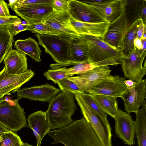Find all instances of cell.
<instances>
[{
    "mask_svg": "<svg viewBox=\"0 0 146 146\" xmlns=\"http://www.w3.org/2000/svg\"><path fill=\"white\" fill-rule=\"evenodd\" d=\"M40 45L56 63L64 65L70 62V42L74 36L64 34H35Z\"/></svg>",
    "mask_w": 146,
    "mask_h": 146,
    "instance_id": "3957f363",
    "label": "cell"
},
{
    "mask_svg": "<svg viewBox=\"0 0 146 146\" xmlns=\"http://www.w3.org/2000/svg\"><path fill=\"white\" fill-rule=\"evenodd\" d=\"M133 43L135 47L139 50H143V46L141 39L136 37L134 40Z\"/></svg>",
    "mask_w": 146,
    "mask_h": 146,
    "instance_id": "b9f144b4",
    "label": "cell"
},
{
    "mask_svg": "<svg viewBox=\"0 0 146 146\" xmlns=\"http://www.w3.org/2000/svg\"><path fill=\"white\" fill-rule=\"evenodd\" d=\"M82 1L97 8L110 22L117 18L122 13L121 0H94Z\"/></svg>",
    "mask_w": 146,
    "mask_h": 146,
    "instance_id": "44dd1931",
    "label": "cell"
},
{
    "mask_svg": "<svg viewBox=\"0 0 146 146\" xmlns=\"http://www.w3.org/2000/svg\"><path fill=\"white\" fill-rule=\"evenodd\" d=\"M127 29L121 13L117 18L110 22L107 31L102 38L112 47L120 50L121 42Z\"/></svg>",
    "mask_w": 146,
    "mask_h": 146,
    "instance_id": "2e32d148",
    "label": "cell"
},
{
    "mask_svg": "<svg viewBox=\"0 0 146 146\" xmlns=\"http://www.w3.org/2000/svg\"><path fill=\"white\" fill-rule=\"evenodd\" d=\"M146 80L141 79L136 82L132 87L126 88L121 98L124 102L125 110L129 113L136 114L139 108L145 101L146 97Z\"/></svg>",
    "mask_w": 146,
    "mask_h": 146,
    "instance_id": "30bf717a",
    "label": "cell"
},
{
    "mask_svg": "<svg viewBox=\"0 0 146 146\" xmlns=\"http://www.w3.org/2000/svg\"><path fill=\"white\" fill-rule=\"evenodd\" d=\"M14 46L18 51L28 55L37 62L41 61L42 51L37 42L31 37L25 39L17 40L14 43Z\"/></svg>",
    "mask_w": 146,
    "mask_h": 146,
    "instance_id": "cb8c5ba5",
    "label": "cell"
},
{
    "mask_svg": "<svg viewBox=\"0 0 146 146\" xmlns=\"http://www.w3.org/2000/svg\"><path fill=\"white\" fill-rule=\"evenodd\" d=\"M13 42V36L7 27L0 26V64L12 49Z\"/></svg>",
    "mask_w": 146,
    "mask_h": 146,
    "instance_id": "f1b7e54d",
    "label": "cell"
},
{
    "mask_svg": "<svg viewBox=\"0 0 146 146\" xmlns=\"http://www.w3.org/2000/svg\"><path fill=\"white\" fill-rule=\"evenodd\" d=\"M19 100L17 98L0 101V123L15 132L27 127L24 110L19 105Z\"/></svg>",
    "mask_w": 146,
    "mask_h": 146,
    "instance_id": "277c9868",
    "label": "cell"
},
{
    "mask_svg": "<svg viewBox=\"0 0 146 146\" xmlns=\"http://www.w3.org/2000/svg\"><path fill=\"white\" fill-rule=\"evenodd\" d=\"M142 21L140 19L137 20L126 31L121 42L120 48L123 57L129 56L134 50L135 47L134 41L137 37L138 26Z\"/></svg>",
    "mask_w": 146,
    "mask_h": 146,
    "instance_id": "d4e9b609",
    "label": "cell"
},
{
    "mask_svg": "<svg viewBox=\"0 0 146 146\" xmlns=\"http://www.w3.org/2000/svg\"><path fill=\"white\" fill-rule=\"evenodd\" d=\"M125 77L109 75L90 88L86 93L90 94H99L115 98L120 97L126 86Z\"/></svg>",
    "mask_w": 146,
    "mask_h": 146,
    "instance_id": "9c48e42d",
    "label": "cell"
},
{
    "mask_svg": "<svg viewBox=\"0 0 146 146\" xmlns=\"http://www.w3.org/2000/svg\"><path fill=\"white\" fill-rule=\"evenodd\" d=\"M71 24L79 35H85L102 38L106 34L110 22L93 23L83 22L76 20L70 15Z\"/></svg>",
    "mask_w": 146,
    "mask_h": 146,
    "instance_id": "d6986e66",
    "label": "cell"
},
{
    "mask_svg": "<svg viewBox=\"0 0 146 146\" xmlns=\"http://www.w3.org/2000/svg\"><path fill=\"white\" fill-rule=\"evenodd\" d=\"M31 69L19 74L13 75L8 73L4 67L0 71V94L15 92L20 89L24 84L28 82L35 75Z\"/></svg>",
    "mask_w": 146,
    "mask_h": 146,
    "instance_id": "9a60e30c",
    "label": "cell"
},
{
    "mask_svg": "<svg viewBox=\"0 0 146 146\" xmlns=\"http://www.w3.org/2000/svg\"><path fill=\"white\" fill-rule=\"evenodd\" d=\"M29 24H24L21 23L13 24L7 27L10 33L14 36L19 33L27 30Z\"/></svg>",
    "mask_w": 146,
    "mask_h": 146,
    "instance_id": "74e56055",
    "label": "cell"
},
{
    "mask_svg": "<svg viewBox=\"0 0 146 146\" xmlns=\"http://www.w3.org/2000/svg\"><path fill=\"white\" fill-rule=\"evenodd\" d=\"M70 17L69 11L53 10L42 22L60 34L80 36L72 26Z\"/></svg>",
    "mask_w": 146,
    "mask_h": 146,
    "instance_id": "5bb4252c",
    "label": "cell"
},
{
    "mask_svg": "<svg viewBox=\"0 0 146 146\" xmlns=\"http://www.w3.org/2000/svg\"><path fill=\"white\" fill-rule=\"evenodd\" d=\"M16 0H9V3L8 4V6H9L11 8L13 6Z\"/></svg>",
    "mask_w": 146,
    "mask_h": 146,
    "instance_id": "bcb514c9",
    "label": "cell"
},
{
    "mask_svg": "<svg viewBox=\"0 0 146 146\" xmlns=\"http://www.w3.org/2000/svg\"><path fill=\"white\" fill-rule=\"evenodd\" d=\"M146 0H143L141 9L140 19H141L145 25H146Z\"/></svg>",
    "mask_w": 146,
    "mask_h": 146,
    "instance_id": "60d3db41",
    "label": "cell"
},
{
    "mask_svg": "<svg viewBox=\"0 0 146 146\" xmlns=\"http://www.w3.org/2000/svg\"><path fill=\"white\" fill-rule=\"evenodd\" d=\"M136 82L131 80H125L124 83L126 86V88H130L133 87L135 85Z\"/></svg>",
    "mask_w": 146,
    "mask_h": 146,
    "instance_id": "7bdbcfd3",
    "label": "cell"
},
{
    "mask_svg": "<svg viewBox=\"0 0 146 146\" xmlns=\"http://www.w3.org/2000/svg\"><path fill=\"white\" fill-rule=\"evenodd\" d=\"M11 131L0 123V134L8 133Z\"/></svg>",
    "mask_w": 146,
    "mask_h": 146,
    "instance_id": "ee69618b",
    "label": "cell"
},
{
    "mask_svg": "<svg viewBox=\"0 0 146 146\" xmlns=\"http://www.w3.org/2000/svg\"><path fill=\"white\" fill-rule=\"evenodd\" d=\"M57 84L62 92H67L73 95L84 93L81 91L75 83L67 78L60 80Z\"/></svg>",
    "mask_w": 146,
    "mask_h": 146,
    "instance_id": "836d02e7",
    "label": "cell"
},
{
    "mask_svg": "<svg viewBox=\"0 0 146 146\" xmlns=\"http://www.w3.org/2000/svg\"><path fill=\"white\" fill-rule=\"evenodd\" d=\"M146 103H145V101L143 104L142 105V108H143L144 110L146 111Z\"/></svg>",
    "mask_w": 146,
    "mask_h": 146,
    "instance_id": "681fc988",
    "label": "cell"
},
{
    "mask_svg": "<svg viewBox=\"0 0 146 146\" xmlns=\"http://www.w3.org/2000/svg\"><path fill=\"white\" fill-rule=\"evenodd\" d=\"M67 1L70 14L76 20L93 23L108 21L101 12L92 5L82 1L69 0Z\"/></svg>",
    "mask_w": 146,
    "mask_h": 146,
    "instance_id": "ba28073f",
    "label": "cell"
},
{
    "mask_svg": "<svg viewBox=\"0 0 146 146\" xmlns=\"http://www.w3.org/2000/svg\"><path fill=\"white\" fill-rule=\"evenodd\" d=\"M84 117L92 126L104 146H112L111 129L83 99L80 94L74 95Z\"/></svg>",
    "mask_w": 146,
    "mask_h": 146,
    "instance_id": "8992f818",
    "label": "cell"
},
{
    "mask_svg": "<svg viewBox=\"0 0 146 146\" xmlns=\"http://www.w3.org/2000/svg\"><path fill=\"white\" fill-rule=\"evenodd\" d=\"M51 0H16L11 8L13 10L26 7L39 6H51Z\"/></svg>",
    "mask_w": 146,
    "mask_h": 146,
    "instance_id": "d6a6232c",
    "label": "cell"
},
{
    "mask_svg": "<svg viewBox=\"0 0 146 146\" xmlns=\"http://www.w3.org/2000/svg\"><path fill=\"white\" fill-rule=\"evenodd\" d=\"M143 46V51H146V39H141Z\"/></svg>",
    "mask_w": 146,
    "mask_h": 146,
    "instance_id": "f6af8a7d",
    "label": "cell"
},
{
    "mask_svg": "<svg viewBox=\"0 0 146 146\" xmlns=\"http://www.w3.org/2000/svg\"><path fill=\"white\" fill-rule=\"evenodd\" d=\"M46 134L53 140L52 144L60 143L65 146H104L84 117L58 130H49Z\"/></svg>",
    "mask_w": 146,
    "mask_h": 146,
    "instance_id": "6da1fadb",
    "label": "cell"
},
{
    "mask_svg": "<svg viewBox=\"0 0 146 146\" xmlns=\"http://www.w3.org/2000/svg\"><path fill=\"white\" fill-rule=\"evenodd\" d=\"M24 143L16 132L0 134V146H23Z\"/></svg>",
    "mask_w": 146,
    "mask_h": 146,
    "instance_id": "f546056e",
    "label": "cell"
},
{
    "mask_svg": "<svg viewBox=\"0 0 146 146\" xmlns=\"http://www.w3.org/2000/svg\"><path fill=\"white\" fill-rule=\"evenodd\" d=\"M146 51L139 50L135 47L134 50L128 57L123 56L121 60V68L124 76L129 80L137 82L146 74Z\"/></svg>",
    "mask_w": 146,
    "mask_h": 146,
    "instance_id": "52a82bcc",
    "label": "cell"
},
{
    "mask_svg": "<svg viewBox=\"0 0 146 146\" xmlns=\"http://www.w3.org/2000/svg\"><path fill=\"white\" fill-rule=\"evenodd\" d=\"M60 91V89L48 84L19 89L17 91L18 99L23 98L31 100L50 102Z\"/></svg>",
    "mask_w": 146,
    "mask_h": 146,
    "instance_id": "4fadbf2b",
    "label": "cell"
},
{
    "mask_svg": "<svg viewBox=\"0 0 146 146\" xmlns=\"http://www.w3.org/2000/svg\"><path fill=\"white\" fill-rule=\"evenodd\" d=\"M51 0V6L53 10L69 11V5L67 0Z\"/></svg>",
    "mask_w": 146,
    "mask_h": 146,
    "instance_id": "d590c367",
    "label": "cell"
},
{
    "mask_svg": "<svg viewBox=\"0 0 146 146\" xmlns=\"http://www.w3.org/2000/svg\"><path fill=\"white\" fill-rule=\"evenodd\" d=\"M27 30L36 34L55 35L60 34L43 22L29 24Z\"/></svg>",
    "mask_w": 146,
    "mask_h": 146,
    "instance_id": "1f68e13d",
    "label": "cell"
},
{
    "mask_svg": "<svg viewBox=\"0 0 146 146\" xmlns=\"http://www.w3.org/2000/svg\"><path fill=\"white\" fill-rule=\"evenodd\" d=\"M21 19L15 15L7 17H0V26L7 27L17 23H21Z\"/></svg>",
    "mask_w": 146,
    "mask_h": 146,
    "instance_id": "8d00e7d4",
    "label": "cell"
},
{
    "mask_svg": "<svg viewBox=\"0 0 146 146\" xmlns=\"http://www.w3.org/2000/svg\"><path fill=\"white\" fill-rule=\"evenodd\" d=\"M79 36L88 44L89 63H94L111 58L115 59L121 62L123 56L120 50L112 47L104 42L101 38L88 35Z\"/></svg>",
    "mask_w": 146,
    "mask_h": 146,
    "instance_id": "5b68a950",
    "label": "cell"
},
{
    "mask_svg": "<svg viewBox=\"0 0 146 146\" xmlns=\"http://www.w3.org/2000/svg\"><path fill=\"white\" fill-rule=\"evenodd\" d=\"M8 94V93H4L0 94V101L3 99V98L5 95H7Z\"/></svg>",
    "mask_w": 146,
    "mask_h": 146,
    "instance_id": "7dc6e473",
    "label": "cell"
},
{
    "mask_svg": "<svg viewBox=\"0 0 146 146\" xmlns=\"http://www.w3.org/2000/svg\"><path fill=\"white\" fill-rule=\"evenodd\" d=\"M23 146H35L30 145L27 143H24Z\"/></svg>",
    "mask_w": 146,
    "mask_h": 146,
    "instance_id": "f907efd6",
    "label": "cell"
},
{
    "mask_svg": "<svg viewBox=\"0 0 146 146\" xmlns=\"http://www.w3.org/2000/svg\"><path fill=\"white\" fill-rule=\"evenodd\" d=\"M116 135L126 145L133 146L135 143V122L131 116L119 108L114 118Z\"/></svg>",
    "mask_w": 146,
    "mask_h": 146,
    "instance_id": "8fae6325",
    "label": "cell"
},
{
    "mask_svg": "<svg viewBox=\"0 0 146 146\" xmlns=\"http://www.w3.org/2000/svg\"><path fill=\"white\" fill-rule=\"evenodd\" d=\"M28 126L31 129L36 140V146H40L42 140L50 130L45 112L40 110L34 112L28 117Z\"/></svg>",
    "mask_w": 146,
    "mask_h": 146,
    "instance_id": "ffe728a7",
    "label": "cell"
},
{
    "mask_svg": "<svg viewBox=\"0 0 146 146\" xmlns=\"http://www.w3.org/2000/svg\"><path fill=\"white\" fill-rule=\"evenodd\" d=\"M73 65L72 67L69 68L64 67L56 69L73 75L75 74L79 75L95 68L107 66V63L105 61L93 63H89L88 61H86L76 63Z\"/></svg>",
    "mask_w": 146,
    "mask_h": 146,
    "instance_id": "83f0119b",
    "label": "cell"
},
{
    "mask_svg": "<svg viewBox=\"0 0 146 146\" xmlns=\"http://www.w3.org/2000/svg\"><path fill=\"white\" fill-rule=\"evenodd\" d=\"M91 95L102 110L114 118L118 109L117 98L102 95Z\"/></svg>",
    "mask_w": 146,
    "mask_h": 146,
    "instance_id": "484cf974",
    "label": "cell"
},
{
    "mask_svg": "<svg viewBox=\"0 0 146 146\" xmlns=\"http://www.w3.org/2000/svg\"><path fill=\"white\" fill-rule=\"evenodd\" d=\"M136 115L135 135L138 146H146V111L142 107Z\"/></svg>",
    "mask_w": 146,
    "mask_h": 146,
    "instance_id": "4316f807",
    "label": "cell"
},
{
    "mask_svg": "<svg viewBox=\"0 0 146 146\" xmlns=\"http://www.w3.org/2000/svg\"><path fill=\"white\" fill-rule=\"evenodd\" d=\"M143 0H121L122 13L127 29L140 19Z\"/></svg>",
    "mask_w": 146,
    "mask_h": 146,
    "instance_id": "7402d4cb",
    "label": "cell"
},
{
    "mask_svg": "<svg viewBox=\"0 0 146 146\" xmlns=\"http://www.w3.org/2000/svg\"><path fill=\"white\" fill-rule=\"evenodd\" d=\"M44 75L48 80H51L55 84H57L60 80L72 76V75L57 69H49L43 73Z\"/></svg>",
    "mask_w": 146,
    "mask_h": 146,
    "instance_id": "e575fe53",
    "label": "cell"
},
{
    "mask_svg": "<svg viewBox=\"0 0 146 146\" xmlns=\"http://www.w3.org/2000/svg\"><path fill=\"white\" fill-rule=\"evenodd\" d=\"M80 94L84 101L92 108L102 120L106 124L110 125L107 118V114L102 110L91 95L85 93Z\"/></svg>",
    "mask_w": 146,
    "mask_h": 146,
    "instance_id": "4dcf8cb0",
    "label": "cell"
},
{
    "mask_svg": "<svg viewBox=\"0 0 146 146\" xmlns=\"http://www.w3.org/2000/svg\"><path fill=\"white\" fill-rule=\"evenodd\" d=\"M3 60L6 70L9 74H20L29 70L26 54L17 50L11 49Z\"/></svg>",
    "mask_w": 146,
    "mask_h": 146,
    "instance_id": "e0dca14e",
    "label": "cell"
},
{
    "mask_svg": "<svg viewBox=\"0 0 146 146\" xmlns=\"http://www.w3.org/2000/svg\"><path fill=\"white\" fill-rule=\"evenodd\" d=\"M8 5L3 0H0V17H7L11 16L8 8Z\"/></svg>",
    "mask_w": 146,
    "mask_h": 146,
    "instance_id": "f35d334b",
    "label": "cell"
},
{
    "mask_svg": "<svg viewBox=\"0 0 146 146\" xmlns=\"http://www.w3.org/2000/svg\"><path fill=\"white\" fill-rule=\"evenodd\" d=\"M146 29L145 30L141 39H146Z\"/></svg>",
    "mask_w": 146,
    "mask_h": 146,
    "instance_id": "c3c4849f",
    "label": "cell"
},
{
    "mask_svg": "<svg viewBox=\"0 0 146 146\" xmlns=\"http://www.w3.org/2000/svg\"><path fill=\"white\" fill-rule=\"evenodd\" d=\"M108 66L95 68L84 73L67 79L75 83L80 90L87 92L106 76L110 75L111 71Z\"/></svg>",
    "mask_w": 146,
    "mask_h": 146,
    "instance_id": "7c38bea8",
    "label": "cell"
},
{
    "mask_svg": "<svg viewBox=\"0 0 146 146\" xmlns=\"http://www.w3.org/2000/svg\"><path fill=\"white\" fill-rule=\"evenodd\" d=\"M146 25H145L142 21L138 26L137 32V38L141 39L145 30L146 29Z\"/></svg>",
    "mask_w": 146,
    "mask_h": 146,
    "instance_id": "ab89813d",
    "label": "cell"
},
{
    "mask_svg": "<svg viewBox=\"0 0 146 146\" xmlns=\"http://www.w3.org/2000/svg\"><path fill=\"white\" fill-rule=\"evenodd\" d=\"M76 106L74 95L71 93L62 92L54 97L45 112L49 130L61 129L72 123L71 116Z\"/></svg>",
    "mask_w": 146,
    "mask_h": 146,
    "instance_id": "7a4b0ae2",
    "label": "cell"
},
{
    "mask_svg": "<svg viewBox=\"0 0 146 146\" xmlns=\"http://www.w3.org/2000/svg\"><path fill=\"white\" fill-rule=\"evenodd\" d=\"M88 48L86 41L80 36L74 37L70 42V62L88 61Z\"/></svg>",
    "mask_w": 146,
    "mask_h": 146,
    "instance_id": "603a6c76",
    "label": "cell"
},
{
    "mask_svg": "<svg viewBox=\"0 0 146 146\" xmlns=\"http://www.w3.org/2000/svg\"><path fill=\"white\" fill-rule=\"evenodd\" d=\"M28 24L42 22L53 9L51 6L39 5L26 7L14 10Z\"/></svg>",
    "mask_w": 146,
    "mask_h": 146,
    "instance_id": "ac0fdd59",
    "label": "cell"
}]
</instances>
